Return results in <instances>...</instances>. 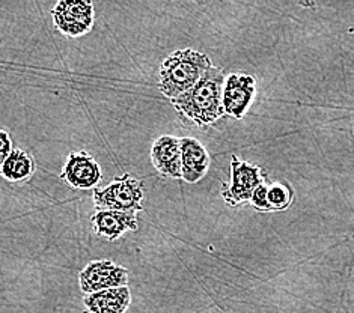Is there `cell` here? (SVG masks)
Instances as JSON below:
<instances>
[{"label": "cell", "instance_id": "30bf717a", "mask_svg": "<svg viewBox=\"0 0 354 313\" xmlns=\"http://www.w3.org/2000/svg\"><path fill=\"white\" fill-rule=\"evenodd\" d=\"M151 162L160 175L183 180L181 139L174 136H162L157 139L151 149Z\"/></svg>", "mask_w": 354, "mask_h": 313}, {"label": "cell", "instance_id": "8fae6325", "mask_svg": "<svg viewBox=\"0 0 354 313\" xmlns=\"http://www.w3.org/2000/svg\"><path fill=\"white\" fill-rule=\"evenodd\" d=\"M209 155L204 145L193 137L181 139V172L183 180L196 184L208 172Z\"/></svg>", "mask_w": 354, "mask_h": 313}, {"label": "cell", "instance_id": "9a60e30c", "mask_svg": "<svg viewBox=\"0 0 354 313\" xmlns=\"http://www.w3.org/2000/svg\"><path fill=\"white\" fill-rule=\"evenodd\" d=\"M250 204L255 209L263 211V213H273V208L270 207L268 202V184L263 182L252 194Z\"/></svg>", "mask_w": 354, "mask_h": 313}, {"label": "cell", "instance_id": "2e32d148", "mask_svg": "<svg viewBox=\"0 0 354 313\" xmlns=\"http://www.w3.org/2000/svg\"><path fill=\"white\" fill-rule=\"evenodd\" d=\"M12 152V142L10 137V133L5 130H0V166L3 164L5 160L10 157Z\"/></svg>", "mask_w": 354, "mask_h": 313}, {"label": "cell", "instance_id": "9c48e42d", "mask_svg": "<svg viewBox=\"0 0 354 313\" xmlns=\"http://www.w3.org/2000/svg\"><path fill=\"white\" fill-rule=\"evenodd\" d=\"M94 232L109 241H116L125 232L138 231L139 222L136 213H124L115 209H95L91 216Z\"/></svg>", "mask_w": 354, "mask_h": 313}, {"label": "cell", "instance_id": "3957f363", "mask_svg": "<svg viewBox=\"0 0 354 313\" xmlns=\"http://www.w3.org/2000/svg\"><path fill=\"white\" fill-rule=\"evenodd\" d=\"M145 185L130 173L116 176L107 187L94 191V204L98 209H115L124 213H139Z\"/></svg>", "mask_w": 354, "mask_h": 313}, {"label": "cell", "instance_id": "7c38bea8", "mask_svg": "<svg viewBox=\"0 0 354 313\" xmlns=\"http://www.w3.org/2000/svg\"><path fill=\"white\" fill-rule=\"evenodd\" d=\"M130 303L131 294L129 286L98 291L83 297V304L91 313H125Z\"/></svg>", "mask_w": 354, "mask_h": 313}, {"label": "cell", "instance_id": "ba28073f", "mask_svg": "<svg viewBox=\"0 0 354 313\" xmlns=\"http://www.w3.org/2000/svg\"><path fill=\"white\" fill-rule=\"evenodd\" d=\"M257 83L252 75L231 74L226 77L223 86V110L225 115L232 116L234 120H241L255 97Z\"/></svg>", "mask_w": 354, "mask_h": 313}, {"label": "cell", "instance_id": "5bb4252c", "mask_svg": "<svg viewBox=\"0 0 354 313\" xmlns=\"http://www.w3.org/2000/svg\"><path fill=\"white\" fill-rule=\"evenodd\" d=\"M294 199V191L286 182H273L268 185V202L273 211L290 208Z\"/></svg>", "mask_w": 354, "mask_h": 313}, {"label": "cell", "instance_id": "8992f818", "mask_svg": "<svg viewBox=\"0 0 354 313\" xmlns=\"http://www.w3.org/2000/svg\"><path fill=\"white\" fill-rule=\"evenodd\" d=\"M79 283L85 295L122 287L129 283V269L112 260H92L80 272Z\"/></svg>", "mask_w": 354, "mask_h": 313}, {"label": "cell", "instance_id": "52a82bcc", "mask_svg": "<svg viewBox=\"0 0 354 313\" xmlns=\"http://www.w3.org/2000/svg\"><path fill=\"white\" fill-rule=\"evenodd\" d=\"M103 178L97 160L86 151L71 152L66 158L61 180L75 190H91L97 187Z\"/></svg>", "mask_w": 354, "mask_h": 313}, {"label": "cell", "instance_id": "4fadbf2b", "mask_svg": "<svg viewBox=\"0 0 354 313\" xmlns=\"http://www.w3.org/2000/svg\"><path fill=\"white\" fill-rule=\"evenodd\" d=\"M33 172H35V162L23 149H12L10 157L0 166V173L10 182L28 181Z\"/></svg>", "mask_w": 354, "mask_h": 313}, {"label": "cell", "instance_id": "277c9868", "mask_svg": "<svg viewBox=\"0 0 354 313\" xmlns=\"http://www.w3.org/2000/svg\"><path fill=\"white\" fill-rule=\"evenodd\" d=\"M94 3L89 0H61L52 10L55 28L66 38H79L94 26Z\"/></svg>", "mask_w": 354, "mask_h": 313}, {"label": "cell", "instance_id": "6da1fadb", "mask_svg": "<svg viewBox=\"0 0 354 313\" xmlns=\"http://www.w3.org/2000/svg\"><path fill=\"white\" fill-rule=\"evenodd\" d=\"M225 80L226 77L223 70L212 66L195 86L171 101L175 112L180 115L185 124L196 126L214 124L225 116Z\"/></svg>", "mask_w": 354, "mask_h": 313}, {"label": "cell", "instance_id": "5b68a950", "mask_svg": "<svg viewBox=\"0 0 354 313\" xmlns=\"http://www.w3.org/2000/svg\"><path fill=\"white\" fill-rule=\"evenodd\" d=\"M266 171L263 167L241 162L237 155L231 157V184L223 187L222 198L230 207H239L250 202L252 194L266 182Z\"/></svg>", "mask_w": 354, "mask_h": 313}, {"label": "cell", "instance_id": "7a4b0ae2", "mask_svg": "<svg viewBox=\"0 0 354 313\" xmlns=\"http://www.w3.org/2000/svg\"><path fill=\"white\" fill-rule=\"evenodd\" d=\"M213 64L205 53L193 48L176 50L158 68V91L171 101L192 89Z\"/></svg>", "mask_w": 354, "mask_h": 313}]
</instances>
